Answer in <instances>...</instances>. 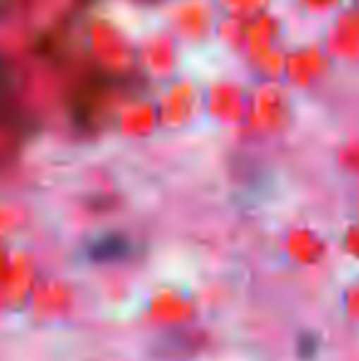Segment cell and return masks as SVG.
<instances>
[{"label": "cell", "instance_id": "6da1fadb", "mask_svg": "<svg viewBox=\"0 0 359 361\" xmlns=\"http://www.w3.org/2000/svg\"><path fill=\"white\" fill-rule=\"evenodd\" d=\"M126 253V241L123 238H116V241H99L91 248V258L94 261H114Z\"/></svg>", "mask_w": 359, "mask_h": 361}]
</instances>
